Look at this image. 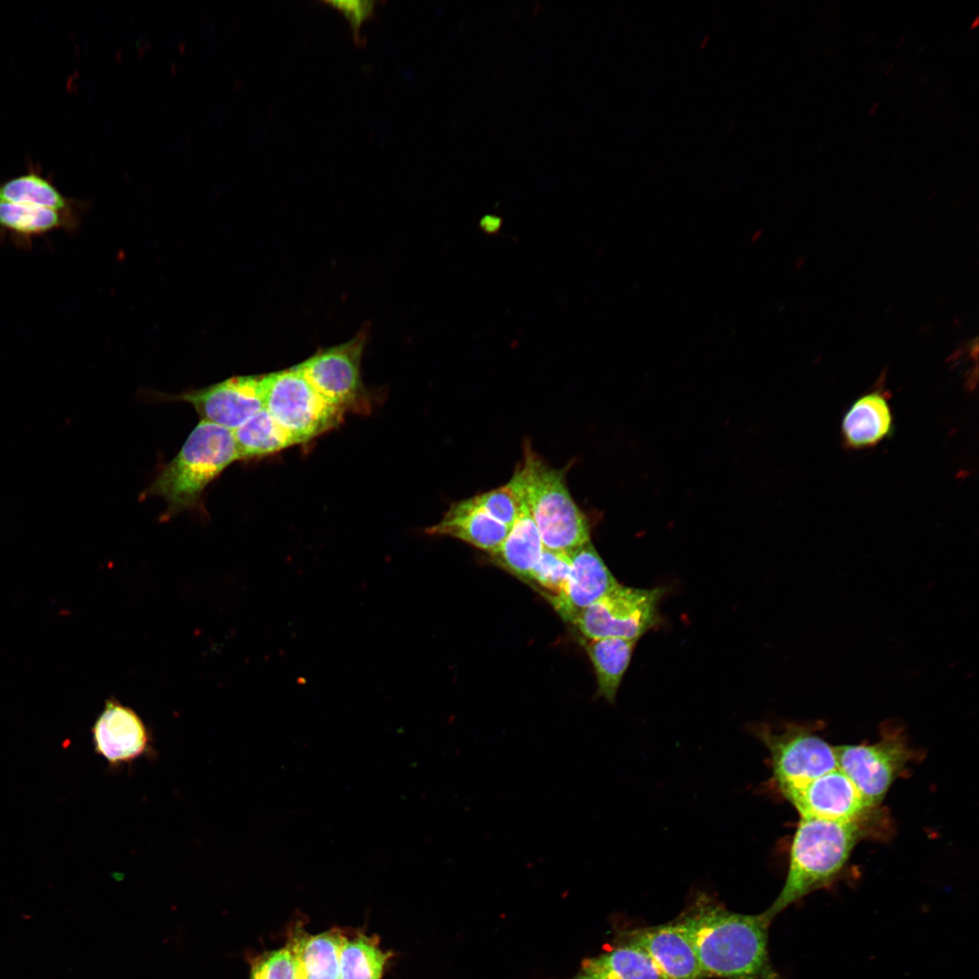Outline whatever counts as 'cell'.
Returning a JSON list of instances; mask_svg holds the SVG:
<instances>
[{
    "instance_id": "9a60e30c",
    "label": "cell",
    "mask_w": 979,
    "mask_h": 979,
    "mask_svg": "<svg viewBox=\"0 0 979 979\" xmlns=\"http://www.w3.org/2000/svg\"><path fill=\"white\" fill-rule=\"evenodd\" d=\"M883 372L870 391L858 397L845 412L840 426L841 441L847 450L876 447L893 435L894 415L890 393L885 388Z\"/></svg>"
},
{
    "instance_id": "52a82bcc",
    "label": "cell",
    "mask_w": 979,
    "mask_h": 979,
    "mask_svg": "<svg viewBox=\"0 0 979 979\" xmlns=\"http://www.w3.org/2000/svg\"><path fill=\"white\" fill-rule=\"evenodd\" d=\"M755 733L770 752L781 793L838 768L835 747L814 732L812 725L788 723L774 729L763 724Z\"/></svg>"
},
{
    "instance_id": "7402d4cb",
    "label": "cell",
    "mask_w": 979,
    "mask_h": 979,
    "mask_svg": "<svg viewBox=\"0 0 979 979\" xmlns=\"http://www.w3.org/2000/svg\"><path fill=\"white\" fill-rule=\"evenodd\" d=\"M346 937L330 930L301 937L289 945L306 979H339V956Z\"/></svg>"
},
{
    "instance_id": "e0dca14e",
    "label": "cell",
    "mask_w": 979,
    "mask_h": 979,
    "mask_svg": "<svg viewBox=\"0 0 979 979\" xmlns=\"http://www.w3.org/2000/svg\"><path fill=\"white\" fill-rule=\"evenodd\" d=\"M508 484L518 497L519 515L505 539L489 555L494 564L529 582L544 545L523 495L510 481Z\"/></svg>"
},
{
    "instance_id": "ba28073f",
    "label": "cell",
    "mask_w": 979,
    "mask_h": 979,
    "mask_svg": "<svg viewBox=\"0 0 979 979\" xmlns=\"http://www.w3.org/2000/svg\"><path fill=\"white\" fill-rule=\"evenodd\" d=\"M838 769L854 784L866 802L876 808L910 760L911 751L899 732L884 734L871 744L835 747Z\"/></svg>"
},
{
    "instance_id": "30bf717a",
    "label": "cell",
    "mask_w": 979,
    "mask_h": 979,
    "mask_svg": "<svg viewBox=\"0 0 979 979\" xmlns=\"http://www.w3.org/2000/svg\"><path fill=\"white\" fill-rule=\"evenodd\" d=\"M174 398L193 405L202 421L234 431L264 409L262 376H235Z\"/></svg>"
},
{
    "instance_id": "8992f818",
    "label": "cell",
    "mask_w": 979,
    "mask_h": 979,
    "mask_svg": "<svg viewBox=\"0 0 979 979\" xmlns=\"http://www.w3.org/2000/svg\"><path fill=\"white\" fill-rule=\"evenodd\" d=\"M666 588H637L618 584L583 610L573 625L586 639L639 640L660 622L659 604Z\"/></svg>"
},
{
    "instance_id": "484cf974",
    "label": "cell",
    "mask_w": 979,
    "mask_h": 979,
    "mask_svg": "<svg viewBox=\"0 0 979 979\" xmlns=\"http://www.w3.org/2000/svg\"><path fill=\"white\" fill-rule=\"evenodd\" d=\"M472 500L499 523L512 527L519 515L518 497L507 483L473 496Z\"/></svg>"
},
{
    "instance_id": "8fae6325",
    "label": "cell",
    "mask_w": 979,
    "mask_h": 979,
    "mask_svg": "<svg viewBox=\"0 0 979 979\" xmlns=\"http://www.w3.org/2000/svg\"><path fill=\"white\" fill-rule=\"evenodd\" d=\"M782 794L800 818L859 821L873 809L838 768Z\"/></svg>"
},
{
    "instance_id": "2e32d148",
    "label": "cell",
    "mask_w": 979,
    "mask_h": 979,
    "mask_svg": "<svg viewBox=\"0 0 979 979\" xmlns=\"http://www.w3.org/2000/svg\"><path fill=\"white\" fill-rule=\"evenodd\" d=\"M77 224V213L0 201V245L9 242L15 247L29 250L34 237L57 229L71 231Z\"/></svg>"
},
{
    "instance_id": "cb8c5ba5",
    "label": "cell",
    "mask_w": 979,
    "mask_h": 979,
    "mask_svg": "<svg viewBox=\"0 0 979 979\" xmlns=\"http://www.w3.org/2000/svg\"><path fill=\"white\" fill-rule=\"evenodd\" d=\"M390 956L373 938H346L340 951L339 979H381Z\"/></svg>"
},
{
    "instance_id": "d4e9b609",
    "label": "cell",
    "mask_w": 979,
    "mask_h": 979,
    "mask_svg": "<svg viewBox=\"0 0 979 979\" xmlns=\"http://www.w3.org/2000/svg\"><path fill=\"white\" fill-rule=\"evenodd\" d=\"M571 563L567 552L544 547L541 556L531 571L529 582L547 590L543 595L560 594L567 582Z\"/></svg>"
},
{
    "instance_id": "277c9868",
    "label": "cell",
    "mask_w": 979,
    "mask_h": 979,
    "mask_svg": "<svg viewBox=\"0 0 979 979\" xmlns=\"http://www.w3.org/2000/svg\"><path fill=\"white\" fill-rule=\"evenodd\" d=\"M236 460L233 431L201 420L147 493L162 498L169 515L195 508L207 486Z\"/></svg>"
},
{
    "instance_id": "44dd1931",
    "label": "cell",
    "mask_w": 979,
    "mask_h": 979,
    "mask_svg": "<svg viewBox=\"0 0 979 979\" xmlns=\"http://www.w3.org/2000/svg\"><path fill=\"white\" fill-rule=\"evenodd\" d=\"M0 201L30 204L78 213L79 203L64 196L39 167L29 165L24 174L0 182Z\"/></svg>"
},
{
    "instance_id": "3957f363",
    "label": "cell",
    "mask_w": 979,
    "mask_h": 979,
    "mask_svg": "<svg viewBox=\"0 0 979 979\" xmlns=\"http://www.w3.org/2000/svg\"><path fill=\"white\" fill-rule=\"evenodd\" d=\"M567 469L549 466L527 442L509 480L523 495L544 547L567 553L590 540L588 519L567 486Z\"/></svg>"
},
{
    "instance_id": "f1b7e54d",
    "label": "cell",
    "mask_w": 979,
    "mask_h": 979,
    "mask_svg": "<svg viewBox=\"0 0 979 979\" xmlns=\"http://www.w3.org/2000/svg\"><path fill=\"white\" fill-rule=\"evenodd\" d=\"M501 218L494 215H486L480 221V228L487 234L493 235L501 228Z\"/></svg>"
},
{
    "instance_id": "ac0fdd59",
    "label": "cell",
    "mask_w": 979,
    "mask_h": 979,
    "mask_svg": "<svg viewBox=\"0 0 979 979\" xmlns=\"http://www.w3.org/2000/svg\"><path fill=\"white\" fill-rule=\"evenodd\" d=\"M509 529V527L492 519L470 498L453 502L442 519L427 528V533L455 538L490 553L502 543Z\"/></svg>"
},
{
    "instance_id": "4fadbf2b",
    "label": "cell",
    "mask_w": 979,
    "mask_h": 979,
    "mask_svg": "<svg viewBox=\"0 0 979 979\" xmlns=\"http://www.w3.org/2000/svg\"><path fill=\"white\" fill-rule=\"evenodd\" d=\"M567 554L571 567L564 590L558 595L545 596L557 614L572 624L583 610L619 583L590 540Z\"/></svg>"
},
{
    "instance_id": "6da1fadb",
    "label": "cell",
    "mask_w": 979,
    "mask_h": 979,
    "mask_svg": "<svg viewBox=\"0 0 979 979\" xmlns=\"http://www.w3.org/2000/svg\"><path fill=\"white\" fill-rule=\"evenodd\" d=\"M680 916L691 932L705 979H782L770 959L772 921L763 912H732L700 894Z\"/></svg>"
},
{
    "instance_id": "4316f807",
    "label": "cell",
    "mask_w": 979,
    "mask_h": 979,
    "mask_svg": "<svg viewBox=\"0 0 979 979\" xmlns=\"http://www.w3.org/2000/svg\"><path fill=\"white\" fill-rule=\"evenodd\" d=\"M296 958L289 946L265 953L252 964L250 979H295Z\"/></svg>"
},
{
    "instance_id": "d6986e66",
    "label": "cell",
    "mask_w": 979,
    "mask_h": 979,
    "mask_svg": "<svg viewBox=\"0 0 979 979\" xmlns=\"http://www.w3.org/2000/svg\"><path fill=\"white\" fill-rule=\"evenodd\" d=\"M567 979H664L648 955L621 937L613 947L582 960Z\"/></svg>"
},
{
    "instance_id": "83f0119b",
    "label": "cell",
    "mask_w": 979,
    "mask_h": 979,
    "mask_svg": "<svg viewBox=\"0 0 979 979\" xmlns=\"http://www.w3.org/2000/svg\"><path fill=\"white\" fill-rule=\"evenodd\" d=\"M347 19L356 43L362 44L360 31L363 24L373 14L374 1H327Z\"/></svg>"
},
{
    "instance_id": "ffe728a7",
    "label": "cell",
    "mask_w": 979,
    "mask_h": 979,
    "mask_svg": "<svg viewBox=\"0 0 979 979\" xmlns=\"http://www.w3.org/2000/svg\"><path fill=\"white\" fill-rule=\"evenodd\" d=\"M638 640L616 637L586 639V649L593 664L599 694L614 703Z\"/></svg>"
},
{
    "instance_id": "5bb4252c",
    "label": "cell",
    "mask_w": 979,
    "mask_h": 979,
    "mask_svg": "<svg viewBox=\"0 0 979 979\" xmlns=\"http://www.w3.org/2000/svg\"><path fill=\"white\" fill-rule=\"evenodd\" d=\"M94 751L111 768L131 764L151 751L147 727L131 708L109 699L92 730Z\"/></svg>"
},
{
    "instance_id": "9c48e42d",
    "label": "cell",
    "mask_w": 979,
    "mask_h": 979,
    "mask_svg": "<svg viewBox=\"0 0 979 979\" xmlns=\"http://www.w3.org/2000/svg\"><path fill=\"white\" fill-rule=\"evenodd\" d=\"M364 342L363 334H359L296 365L325 401L344 412L363 400L360 363Z\"/></svg>"
},
{
    "instance_id": "7a4b0ae2",
    "label": "cell",
    "mask_w": 979,
    "mask_h": 979,
    "mask_svg": "<svg viewBox=\"0 0 979 979\" xmlns=\"http://www.w3.org/2000/svg\"><path fill=\"white\" fill-rule=\"evenodd\" d=\"M859 821L800 818L790 847L786 880L763 913L772 921L790 905L827 887L839 876L863 836Z\"/></svg>"
},
{
    "instance_id": "f546056e",
    "label": "cell",
    "mask_w": 979,
    "mask_h": 979,
    "mask_svg": "<svg viewBox=\"0 0 979 979\" xmlns=\"http://www.w3.org/2000/svg\"><path fill=\"white\" fill-rule=\"evenodd\" d=\"M295 979H306L305 974H303L300 966L298 965V963H297V968H296V975H295Z\"/></svg>"
},
{
    "instance_id": "5b68a950",
    "label": "cell",
    "mask_w": 979,
    "mask_h": 979,
    "mask_svg": "<svg viewBox=\"0 0 979 979\" xmlns=\"http://www.w3.org/2000/svg\"><path fill=\"white\" fill-rule=\"evenodd\" d=\"M262 385L264 408L294 444L333 428L344 413L325 401L296 366L262 375Z\"/></svg>"
},
{
    "instance_id": "603a6c76",
    "label": "cell",
    "mask_w": 979,
    "mask_h": 979,
    "mask_svg": "<svg viewBox=\"0 0 979 979\" xmlns=\"http://www.w3.org/2000/svg\"><path fill=\"white\" fill-rule=\"evenodd\" d=\"M232 431L238 459L262 457L294 444L265 408Z\"/></svg>"
},
{
    "instance_id": "7c38bea8",
    "label": "cell",
    "mask_w": 979,
    "mask_h": 979,
    "mask_svg": "<svg viewBox=\"0 0 979 979\" xmlns=\"http://www.w3.org/2000/svg\"><path fill=\"white\" fill-rule=\"evenodd\" d=\"M620 937L640 946L664 979H705L691 932L683 919L624 933Z\"/></svg>"
}]
</instances>
